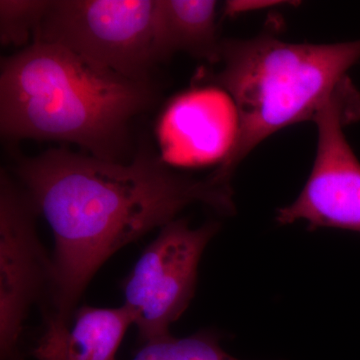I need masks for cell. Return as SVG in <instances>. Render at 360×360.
<instances>
[{
    "mask_svg": "<svg viewBox=\"0 0 360 360\" xmlns=\"http://www.w3.org/2000/svg\"><path fill=\"white\" fill-rule=\"evenodd\" d=\"M16 174L53 234L45 319L59 323L71 321L92 277L123 246L195 203L234 212L229 182L180 174L148 149L129 163L49 149L20 160Z\"/></svg>",
    "mask_w": 360,
    "mask_h": 360,
    "instance_id": "cell-1",
    "label": "cell"
},
{
    "mask_svg": "<svg viewBox=\"0 0 360 360\" xmlns=\"http://www.w3.org/2000/svg\"><path fill=\"white\" fill-rule=\"evenodd\" d=\"M153 99L148 82L97 70L59 45L34 41L2 59L0 130L14 141L68 142L122 162L132 120Z\"/></svg>",
    "mask_w": 360,
    "mask_h": 360,
    "instance_id": "cell-2",
    "label": "cell"
},
{
    "mask_svg": "<svg viewBox=\"0 0 360 360\" xmlns=\"http://www.w3.org/2000/svg\"><path fill=\"white\" fill-rule=\"evenodd\" d=\"M270 28L250 39H222L220 70L206 75V84L226 91L238 112L236 148L214 169L229 181L241 161L270 135L312 120L360 60V39L292 44Z\"/></svg>",
    "mask_w": 360,
    "mask_h": 360,
    "instance_id": "cell-3",
    "label": "cell"
},
{
    "mask_svg": "<svg viewBox=\"0 0 360 360\" xmlns=\"http://www.w3.org/2000/svg\"><path fill=\"white\" fill-rule=\"evenodd\" d=\"M158 0H51L34 41L59 45L97 70L139 82L160 61Z\"/></svg>",
    "mask_w": 360,
    "mask_h": 360,
    "instance_id": "cell-4",
    "label": "cell"
},
{
    "mask_svg": "<svg viewBox=\"0 0 360 360\" xmlns=\"http://www.w3.org/2000/svg\"><path fill=\"white\" fill-rule=\"evenodd\" d=\"M359 118L360 94L347 77L312 118L317 129L314 167L298 198L279 208L278 224L303 220L309 229L360 232V162L343 132Z\"/></svg>",
    "mask_w": 360,
    "mask_h": 360,
    "instance_id": "cell-5",
    "label": "cell"
},
{
    "mask_svg": "<svg viewBox=\"0 0 360 360\" xmlns=\"http://www.w3.org/2000/svg\"><path fill=\"white\" fill-rule=\"evenodd\" d=\"M217 222L191 226L176 219L161 227L122 283L123 307L131 315L142 343L170 335L169 328L193 300L198 265Z\"/></svg>",
    "mask_w": 360,
    "mask_h": 360,
    "instance_id": "cell-6",
    "label": "cell"
},
{
    "mask_svg": "<svg viewBox=\"0 0 360 360\" xmlns=\"http://www.w3.org/2000/svg\"><path fill=\"white\" fill-rule=\"evenodd\" d=\"M37 212L20 184L0 174V354L23 360L21 338L33 304L51 283V258L37 236Z\"/></svg>",
    "mask_w": 360,
    "mask_h": 360,
    "instance_id": "cell-7",
    "label": "cell"
},
{
    "mask_svg": "<svg viewBox=\"0 0 360 360\" xmlns=\"http://www.w3.org/2000/svg\"><path fill=\"white\" fill-rule=\"evenodd\" d=\"M170 167L221 165L236 148L239 117L229 94L214 85L188 90L167 106L158 129Z\"/></svg>",
    "mask_w": 360,
    "mask_h": 360,
    "instance_id": "cell-8",
    "label": "cell"
},
{
    "mask_svg": "<svg viewBox=\"0 0 360 360\" xmlns=\"http://www.w3.org/2000/svg\"><path fill=\"white\" fill-rule=\"evenodd\" d=\"M130 326H134L131 315L123 305L82 307L68 323L45 319L32 355L37 360H116Z\"/></svg>",
    "mask_w": 360,
    "mask_h": 360,
    "instance_id": "cell-9",
    "label": "cell"
},
{
    "mask_svg": "<svg viewBox=\"0 0 360 360\" xmlns=\"http://www.w3.org/2000/svg\"><path fill=\"white\" fill-rule=\"evenodd\" d=\"M217 2L212 0H158L156 45L160 61L175 52L219 63L222 39L217 34Z\"/></svg>",
    "mask_w": 360,
    "mask_h": 360,
    "instance_id": "cell-10",
    "label": "cell"
},
{
    "mask_svg": "<svg viewBox=\"0 0 360 360\" xmlns=\"http://www.w3.org/2000/svg\"><path fill=\"white\" fill-rule=\"evenodd\" d=\"M212 333L176 338L172 335L144 343L131 360H231Z\"/></svg>",
    "mask_w": 360,
    "mask_h": 360,
    "instance_id": "cell-11",
    "label": "cell"
},
{
    "mask_svg": "<svg viewBox=\"0 0 360 360\" xmlns=\"http://www.w3.org/2000/svg\"><path fill=\"white\" fill-rule=\"evenodd\" d=\"M51 0H1L0 40L4 45L22 46L34 39Z\"/></svg>",
    "mask_w": 360,
    "mask_h": 360,
    "instance_id": "cell-12",
    "label": "cell"
},
{
    "mask_svg": "<svg viewBox=\"0 0 360 360\" xmlns=\"http://www.w3.org/2000/svg\"><path fill=\"white\" fill-rule=\"evenodd\" d=\"M288 4H293V2L276 1V0H233L225 4L224 13L226 15L234 16L259 11V9L270 8V7L284 6V4L286 6Z\"/></svg>",
    "mask_w": 360,
    "mask_h": 360,
    "instance_id": "cell-13",
    "label": "cell"
},
{
    "mask_svg": "<svg viewBox=\"0 0 360 360\" xmlns=\"http://www.w3.org/2000/svg\"><path fill=\"white\" fill-rule=\"evenodd\" d=\"M231 360H238V359H233V357H232Z\"/></svg>",
    "mask_w": 360,
    "mask_h": 360,
    "instance_id": "cell-14",
    "label": "cell"
}]
</instances>
